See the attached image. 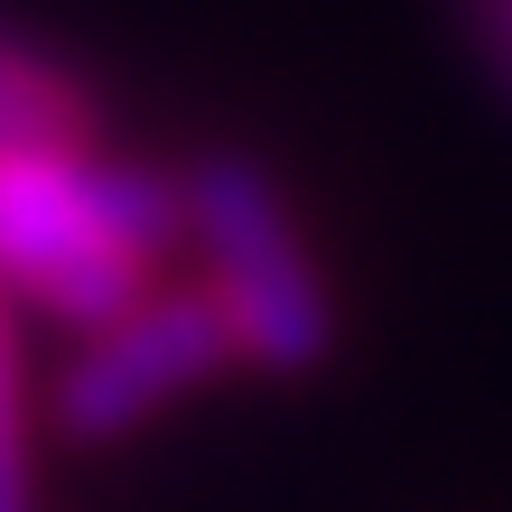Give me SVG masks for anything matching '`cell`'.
<instances>
[{
	"label": "cell",
	"instance_id": "cell-4",
	"mask_svg": "<svg viewBox=\"0 0 512 512\" xmlns=\"http://www.w3.org/2000/svg\"><path fill=\"white\" fill-rule=\"evenodd\" d=\"M38 140H94V103L66 66L0 38V149H38Z\"/></svg>",
	"mask_w": 512,
	"mask_h": 512
},
{
	"label": "cell",
	"instance_id": "cell-3",
	"mask_svg": "<svg viewBox=\"0 0 512 512\" xmlns=\"http://www.w3.org/2000/svg\"><path fill=\"white\" fill-rule=\"evenodd\" d=\"M215 373H233V326L215 308V289L205 280L196 289H149L66 354V373L47 391V419L75 447H112V438H140L168 401H187Z\"/></svg>",
	"mask_w": 512,
	"mask_h": 512
},
{
	"label": "cell",
	"instance_id": "cell-2",
	"mask_svg": "<svg viewBox=\"0 0 512 512\" xmlns=\"http://www.w3.org/2000/svg\"><path fill=\"white\" fill-rule=\"evenodd\" d=\"M187 243L205 252V289L233 326V364L252 373H317L336 354V298L298 243L280 187L252 159H196L177 177Z\"/></svg>",
	"mask_w": 512,
	"mask_h": 512
},
{
	"label": "cell",
	"instance_id": "cell-5",
	"mask_svg": "<svg viewBox=\"0 0 512 512\" xmlns=\"http://www.w3.org/2000/svg\"><path fill=\"white\" fill-rule=\"evenodd\" d=\"M0 512H38V466H28V382H19L10 298H0Z\"/></svg>",
	"mask_w": 512,
	"mask_h": 512
},
{
	"label": "cell",
	"instance_id": "cell-6",
	"mask_svg": "<svg viewBox=\"0 0 512 512\" xmlns=\"http://www.w3.org/2000/svg\"><path fill=\"white\" fill-rule=\"evenodd\" d=\"M485 28H494V47H503V66H512V0H485Z\"/></svg>",
	"mask_w": 512,
	"mask_h": 512
},
{
	"label": "cell",
	"instance_id": "cell-1",
	"mask_svg": "<svg viewBox=\"0 0 512 512\" xmlns=\"http://www.w3.org/2000/svg\"><path fill=\"white\" fill-rule=\"evenodd\" d=\"M187 243L177 177L103 159L94 140L0 149V298L94 336L159 289V261Z\"/></svg>",
	"mask_w": 512,
	"mask_h": 512
}]
</instances>
